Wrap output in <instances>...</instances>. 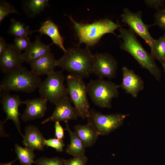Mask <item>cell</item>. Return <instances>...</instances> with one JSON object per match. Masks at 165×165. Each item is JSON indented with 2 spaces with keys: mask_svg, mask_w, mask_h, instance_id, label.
<instances>
[{
  "mask_svg": "<svg viewBox=\"0 0 165 165\" xmlns=\"http://www.w3.org/2000/svg\"><path fill=\"white\" fill-rule=\"evenodd\" d=\"M94 54L89 47H71L57 60V66L70 74L83 79L93 73Z\"/></svg>",
  "mask_w": 165,
  "mask_h": 165,
  "instance_id": "obj_1",
  "label": "cell"
},
{
  "mask_svg": "<svg viewBox=\"0 0 165 165\" xmlns=\"http://www.w3.org/2000/svg\"><path fill=\"white\" fill-rule=\"evenodd\" d=\"M118 30L123 42L120 48L130 54L141 66L147 69L156 79L160 81L161 77L160 69L156 65L154 59L143 48L138 41L135 32L130 28L127 29L121 26Z\"/></svg>",
  "mask_w": 165,
  "mask_h": 165,
  "instance_id": "obj_2",
  "label": "cell"
},
{
  "mask_svg": "<svg viewBox=\"0 0 165 165\" xmlns=\"http://www.w3.org/2000/svg\"><path fill=\"white\" fill-rule=\"evenodd\" d=\"M69 17L74 25L79 40V44L84 43L87 47L92 46L98 43L105 34L112 33L120 25L108 19H101L90 24L79 23L72 18Z\"/></svg>",
  "mask_w": 165,
  "mask_h": 165,
  "instance_id": "obj_3",
  "label": "cell"
},
{
  "mask_svg": "<svg viewBox=\"0 0 165 165\" xmlns=\"http://www.w3.org/2000/svg\"><path fill=\"white\" fill-rule=\"evenodd\" d=\"M40 76L21 66L5 74L0 84V92L11 91L31 93L38 88Z\"/></svg>",
  "mask_w": 165,
  "mask_h": 165,
  "instance_id": "obj_4",
  "label": "cell"
},
{
  "mask_svg": "<svg viewBox=\"0 0 165 165\" xmlns=\"http://www.w3.org/2000/svg\"><path fill=\"white\" fill-rule=\"evenodd\" d=\"M87 93L93 102L103 108H112V101L119 95L120 85L99 78L91 80L87 85Z\"/></svg>",
  "mask_w": 165,
  "mask_h": 165,
  "instance_id": "obj_5",
  "label": "cell"
},
{
  "mask_svg": "<svg viewBox=\"0 0 165 165\" xmlns=\"http://www.w3.org/2000/svg\"><path fill=\"white\" fill-rule=\"evenodd\" d=\"M65 80L62 71H54L48 75L38 88L40 97L55 105L68 96Z\"/></svg>",
  "mask_w": 165,
  "mask_h": 165,
  "instance_id": "obj_6",
  "label": "cell"
},
{
  "mask_svg": "<svg viewBox=\"0 0 165 165\" xmlns=\"http://www.w3.org/2000/svg\"><path fill=\"white\" fill-rule=\"evenodd\" d=\"M65 79L68 95L79 116L84 119H86L90 110L87 85L83 79L70 74Z\"/></svg>",
  "mask_w": 165,
  "mask_h": 165,
  "instance_id": "obj_7",
  "label": "cell"
},
{
  "mask_svg": "<svg viewBox=\"0 0 165 165\" xmlns=\"http://www.w3.org/2000/svg\"><path fill=\"white\" fill-rule=\"evenodd\" d=\"M129 114L116 113L104 114L93 109L90 110L87 119L99 135H108L122 126Z\"/></svg>",
  "mask_w": 165,
  "mask_h": 165,
  "instance_id": "obj_8",
  "label": "cell"
},
{
  "mask_svg": "<svg viewBox=\"0 0 165 165\" xmlns=\"http://www.w3.org/2000/svg\"><path fill=\"white\" fill-rule=\"evenodd\" d=\"M141 11L137 12H131L127 8L123 10L121 15L122 21L127 24L135 32L142 38L152 49L155 40L150 35L149 28L151 25L145 24L142 20Z\"/></svg>",
  "mask_w": 165,
  "mask_h": 165,
  "instance_id": "obj_9",
  "label": "cell"
},
{
  "mask_svg": "<svg viewBox=\"0 0 165 165\" xmlns=\"http://www.w3.org/2000/svg\"><path fill=\"white\" fill-rule=\"evenodd\" d=\"M0 101L2 106L3 111L6 115L5 120H10L14 123L20 134L23 137L20 128L19 116L20 115L19 111V106L23 104L19 95L12 94L9 92H0Z\"/></svg>",
  "mask_w": 165,
  "mask_h": 165,
  "instance_id": "obj_10",
  "label": "cell"
},
{
  "mask_svg": "<svg viewBox=\"0 0 165 165\" xmlns=\"http://www.w3.org/2000/svg\"><path fill=\"white\" fill-rule=\"evenodd\" d=\"M118 64L110 54L97 53L94 54L93 73L100 78L113 79L116 75Z\"/></svg>",
  "mask_w": 165,
  "mask_h": 165,
  "instance_id": "obj_11",
  "label": "cell"
},
{
  "mask_svg": "<svg viewBox=\"0 0 165 165\" xmlns=\"http://www.w3.org/2000/svg\"><path fill=\"white\" fill-rule=\"evenodd\" d=\"M72 102L68 95L55 104L56 108L53 114L43 120L42 124L61 121L66 123L69 120L76 119L79 116Z\"/></svg>",
  "mask_w": 165,
  "mask_h": 165,
  "instance_id": "obj_12",
  "label": "cell"
},
{
  "mask_svg": "<svg viewBox=\"0 0 165 165\" xmlns=\"http://www.w3.org/2000/svg\"><path fill=\"white\" fill-rule=\"evenodd\" d=\"M24 62L23 54L19 51L14 45L8 44L7 48L0 56V68L5 74L22 66Z\"/></svg>",
  "mask_w": 165,
  "mask_h": 165,
  "instance_id": "obj_13",
  "label": "cell"
},
{
  "mask_svg": "<svg viewBox=\"0 0 165 165\" xmlns=\"http://www.w3.org/2000/svg\"><path fill=\"white\" fill-rule=\"evenodd\" d=\"M47 102L41 97L23 101L26 108L21 116V119L27 122L43 117L47 110Z\"/></svg>",
  "mask_w": 165,
  "mask_h": 165,
  "instance_id": "obj_14",
  "label": "cell"
},
{
  "mask_svg": "<svg viewBox=\"0 0 165 165\" xmlns=\"http://www.w3.org/2000/svg\"><path fill=\"white\" fill-rule=\"evenodd\" d=\"M123 77L120 87L130 94L134 98L137 97L138 93L144 88V82L139 76L127 67L122 68Z\"/></svg>",
  "mask_w": 165,
  "mask_h": 165,
  "instance_id": "obj_15",
  "label": "cell"
},
{
  "mask_svg": "<svg viewBox=\"0 0 165 165\" xmlns=\"http://www.w3.org/2000/svg\"><path fill=\"white\" fill-rule=\"evenodd\" d=\"M22 142L25 147L34 150H44L46 139L36 126L29 125L26 126Z\"/></svg>",
  "mask_w": 165,
  "mask_h": 165,
  "instance_id": "obj_16",
  "label": "cell"
},
{
  "mask_svg": "<svg viewBox=\"0 0 165 165\" xmlns=\"http://www.w3.org/2000/svg\"><path fill=\"white\" fill-rule=\"evenodd\" d=\"M30 64L31 71L35 74L39 76L44 75H48L54 71L55 67L57 66V60L50 52Z\"/></svg>",
  "mask_w": 165,
  "mask_h": 165,
  "instance_id": "obj_17",
  "label": "cell"
},
{
  "mask_svg": "<svg viewBox=\"0 0 165 165\" xmlns=\"http://www.w3.org/2000/svg\"><path fill=\"white\" fill-rule=\"evenodd\" d=\"M46 45L41 41L40 38L37 36L34 42L24 51L23 54L24 62L30 64L33 61L50 52L51 46Z\"/></svg>",
  "mask_w": 165,
  "mask_h": 165,
  "instance_id": "obj_18",
  "label": "cell"
},
{
  "mask_svg": "<svg viewBox=\"0 0 165 165\" xmlns=\"http://www.w3.org/2000/svg\"><path fill=\"white\" fill-rule=\"evenodd\" d=\"M39 32L41 35H47L51 39L52 43L55 44L61 49L64 52L66 50L64 46V38L60 34L58 27L52 21L47 20L41 24L39 29L34 30Z\"/></svg>",
  "mask_w": 165,
  "mask_h": 165,
  "instance_id": "obj_19",
  "label": "cell"
},
{
  "mask_svg": "<svg viewBox=\"0 0 165 165\" xmlns=\"http://www.w3.org/2000/svg\"><path fill=\"white\" fill-rule=\"evenodd\" d=\"M75 132L86 147L93 146L96 142L99 135L94 127L90 123L85 125L78 124L74 127Z\"/></svg>",
  "mask_w": 165,
  "mask_h": 165,
  "instance_id": "obj_20",
  "label": "cell"
},
{
  "mask_svg": "<svg viewBox=\"0 0 165 165\" xmlns=\"http://www.w3.org/2000/svg\"><path fill=\"white\" fill-rule=\"evenodd\" d=\"M66 128L68 131L70 138V143L68 145L65 152L73 157L85 154L86 147L82 140L75 132L72 131L69 127L68 123H65Z\"/></svg>",
  "mask_w": 165,
  "mask_h": 165,
  "instance_id": "obj_21",
  "label": "cell"
},
{
  "mask_svg": "<svg viewBox=\"0 0 165 165\" xmlns=\"http://www.w3.org/2000/svg\"><path fill=\"white\" fill-rule=\"evenodd\" d=\"M49 7L47 0H29L26 1L23 9L28 16L34 17L43 12L45 9Z\"/></svg>",
  "mask_w": 165,
  "mask_h": 165,
  "instance_id": "obj_22",
  "label": "cell"
},
{
  "mask_svg": "<svg viewBox=\"0 0 165 165\" xmlns=\"http://www.w3.org/2000/svg\"><path fill=\"white\" fill-rule=\"evenodd\" d=\"M10 23L11 24L7 32L16 37H27L35 32L34 31L29 30L28 26L14 18L10 20Z\"/></svg>",
  "mask_w": 165,
  "mask_h": 165,
  "instance_id": "obj_23",
  "label": "cell"
},
{
  "mask_svg": "<svg viewBox=\"0 0 165 165\" xmlns=\"http://www.w3.org/2000/svg\"><path fill=\"white\" fill-rule=\"evenodd\" d=\"M17 159L22 165H32L34 163L35 155L33 149L23 147L17 144L15 145Z\"/></svg>",
  "mask_w": 165,
  "mask_h": 165,
  "instance_id": "obj_24",
  "label": "cell"
},
{
  "mask_svg": "<svg viewBox=\"0 0 165 165\" xmlns=\"http://www.w3.org/2000/svg\"><path fill=\"white\" fill-rule=\"evenodd\" d=\"M151 55L161 63L165 61V39L163 36L155 39L151 50Z\"/></svg>",
  "mask_w": 165,
  "mask_h": 165,
  "instance_id": "obj_25",
  "label": "cell"
},
{
  "mask_svg": "<svg viewBox=\"0 0 165 165\" xmlns=\"http://www.w3.org/2000/svg\"><path fill=\"white\" fill-rule=\"evenodd\" d=\"M12 13L20 14L16 8L11 3L5 0L0 1V23L9 15Z\"/></svg>",
  "mask_w": 165,
  "mask_h": 165,
  "instance_id": "obj_26",
  "label": "cell"
},
{
  "mask_svg": "<svg viewBox=\"0 0 165 165\" xmlns=\"http://www.w3.org/2000/svg\"><path fill=\"white\" fill-rule=\"evenodd\" d=\"M34 163L36 165H65V159L58 156H42L34 160Z\"/></svg>",
  "mask_w": 165,
  "mask_h": 165,
  "instance_id": "obj_27",
  "label": "cell"
},
{
  "mask_svg": "<svg viewBox=\"0 0 165 165\" xmlns=\"http://www.w3.org/2000/svg\"><path fill=\"white\" fill-rule=\"evenodd\" d=\"M155 23L154 25L158 26L165 31V6L160 9L154 15Z\"/></svg>",
  "mask_w": 165,
  "mask_h": 165,
  "instance_id": "obj_28",
  "label": "cell"
},
{
  "mask_svg": "<svg viewBox=\"0 0 165 165\" xmlns=\"http://www.w3.org/2000/svg\"><path fill=\"white\" fill-rule=\"evenodd\" d=\"M14 42L15 46L20 51L26 50L31 43L29 37H16Z\"/></svg>",
  "mask_w": 165,
  "mask_h": 165,
  "instance_id": "obj_29",
  "label": "cell"
},
{
  "mask_svg": "<svg viewBox=\"0 0 165 165\" xmlns=\"http://www.w3.org/2000/svg\"><path fill=\"white\" fill-rule=\"evenodd\" d=\"M45 145L54 148L57 152H62L65 145L63 140H59L55 138L46 139Z\"/></svg>",
  "mask_w": 165,
  "mask_h": 165,
  "instance_id": "obj_30",
  "label": "cell"
},
{
  "mask_svg": "<svg viewBox=\"0 0 165 165\" xmlns=\"http://www.w3.org/2000/svg\"><path fill=\"white\" fill-rule=\"evenodd\" d=\"M88 159L85 154L65 159V165H86Z\"/></svg>",
  "mask_w": 165,
  "mask_h": 165,
  "instance_id": "obj_31",
  "label": "cell"
},
{
  "mask_svg": "<svg viewBox=\"0 0 165 165\" xmlns=\"http://www.w3.org/2000/svg\"><path fill=\"white\" fill-rule=\"evenodd\" d=\"M145 5L148 7L157 10L164 5L165 0H145Z\"/></svg>",
  "mask_w": 165,
  "mask_h": 165,
  "instance_id": "obj_32",
  "label": "cell"
},
{
  "mask_svg": "<svg viewBox=\"0 0 165 165\" xmlns=\"http://www.w3.org/2000/svg\"><path fill=\"white\" fill-rule=\"evenodd\" d=\"M55 129V137L59 140H63L64 138V130L60 123L59 122H55L54 125Z\"/></svg>",
  "mask_w": 165,
  "mask_h": 165,
  "instance_id": "obj_33",
  "label": "cell"
},
{
  "mask_svg": "<svg viewBox=\"0 0 165 165\" xmlns=\"http://www.w3.org/2000/svg\"><path fill=\"white\" fill-rule=\"evenodd\" d=\"M8 44L2 37H0V56H1L6 50Z\"/></svg>",
  "mask_w": 165,
  "mask_h": 165,
  "instance_id": "obj_34",
  "label": "cell"
},
{
  "mask_svg": "<svg viewBox=\"0 0 165 165\" xmlns=\"http://www.w3.org/2000/svg\"><path fill=\"white\" fill-rule=\"evenodd\" d=\"M6 122L5 120L4 121H0V138L6 137L9 136V135L6 133L4 129V125Z\"/></svg>",
  "mask_w": 165,
  "mask_h": 165,
  "instance_id": "obj_35",
  "label": "cell"
},
{
  "mask_svg": "<svg viewBox=\"0 0 165 165\" xmlns=\"http://www.w3.org/2000/svg\"><path fill=\"white\" fill-rule=\"evenodd\" d=\"M18 159L17 158L7 163H0V165H12Z\"/></svg>",
  "mask_w": 165,
  "mask_h": 165,
  "instance_id": "obj_36",
  "label": "cell"
},
{
  "mask_svg": "<svg viewBox=\"0 0 165 165\" xmlns=\"http://www.w3.org/2000/svg\"><path fill=\"white\" fill-rule=\"evenodd\" d=\"M163 68L164 69V71L165 72V61L162 63Z\"/></svg>",
  "mask_w": 165,
  "mask_h": 165,
  "instance_id": "obj_37",
  "label": "cell"
},
{
  "mask_svg": "<svg viewBox=\"0 0 165 165\" xmlns=\"http://www.w3.org/2000/svg\"><path fill=\"white\" fill-rule=\"evenodd\" d=\"M163 36V37L165 39V34H164V35Z\"/></svg>",
  "mask_w": 165,
  "mask_h": 165,
  "instance_id": "obj_38",
  "label": "cell"
},
{
  "mask_svg": "<svg viewBox=\"0 0 165 165\" xmlns=\"http://www.w3.org/2000/svg\"><path fill=\"white\" fill-rule=\"evenodd\" d=\"M20 165H21V164H20Z\"/></svg>",
  "mask_w": 165,
  "mask_h": 165,
  "instance_id": "obj_39",
  "label": "cell"
}]
</instances>
